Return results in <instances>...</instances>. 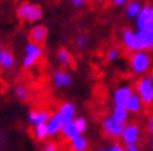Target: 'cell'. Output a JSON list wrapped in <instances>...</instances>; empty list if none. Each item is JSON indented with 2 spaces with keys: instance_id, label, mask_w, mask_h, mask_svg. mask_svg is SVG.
Listing matches in <instances>:
<instances>
[{
  "instance_id": "6da1fadb",
  "label": "cell",
  "mask_w": 153,
  "mask_h": 151,
  "mask_svg": "<svg viewBox=\"0 0 153 151\" xmlns=\"http://www.w3.org/2000/svg\"><path fill=\"white\" fill-rule=\"evenodd\" d=\"M152 64V58L148 51L139 50L133 52L129 59L130 69L136 75H143L150 69Z\"/></svg>"
},
{
  "instance_id": "7c38bea8",
  "label": "cell",
  "mask_w": 153,
  "mask_h": 151,
  "mask_svg": "<svg viewBox=\"0 0 153 151\" xmlns=\"http://www.w3.org/2000/svg\"><path fill=\"white\" fill-rule=\"evenodd\" d=\"M52 82L56 87L70 86L73 82L72 76L64 70H56L52 73Z\"/></svg>"
},
{
  "instance_id": "e575fe53",
  "label": "cell",
  "mask_w": 153,
  "mask_h": 151,
  "mask_svg": "<svg viewBox=\"0 0 153 151\" xmlns=\"http://www.w3.org/2000/svg\"><path fill=\"white\" fill-rule=\"evenodd\" d=\"M102 1H109V0H102Z\"/></svg>"
},
{
  "instance_id": "8fae6325",
  "label": "cell",
  "mask_w": 153,
  "mask_h": 151,
  "mask_svg": "<svg viewBox=\"0 0 153 151\" xmlns=\"http://www.w3.org/2000/svg\"><path fill=\"white\" fill-rule=\"evenodd\" d=\"M64 123H65L64 120H63V118L60 116L59 112L53 113L47 123L49 135H50V136H56V135L61 133Z\"/></svg>"
},
{
  "instance_id": "836d02e7",
  "label": "cell",
  "mask_w": 153,
  "mask_h": 151,
  "mask_svg": "<svg viewBox=\"0 0 153 151\" xmlns=\"http://www.w3.org/2000/svg\"><path fill=\"white\" fill-rule=\"evenodd\" d=\"M151 145H152V149H153V139H152V142H151Z\"/></svg>"
},
{
  "instance_id": "7a4b0ae2",
  "label": "cell",
  "mask_w": 153,
  "mask_h": 151,
  "mask_svg": "<svg viewBox=\"0 0 153 151\" xmlns=\"http://www.w3.org/2000/svg\"><path fill=\"white\" fill-rule=\"evenodd\" d=\"M16 16L21 21H26L28 23H36L42 18V9L39 4H33L25 1L19 6L16 10Z\"/></svg>"
},
{
  "instance_id": "e0dca14e",
  "label": "cell",
  "mask_w": 153,
  "mask_h": 151,
  "mask_svg": "<svg viewBox=\"0 0 153 151\" xmlns=\"http://www.w3.org/2000/svg\"><path fill=\"white\" fill-rule=\"evenodd\" d=\"M56 58H58V62L62 67L64 68H70V67L73 66L74 64V58L72 56V54L70 53L68 49L65 48H61V49L58 51L56 53Z\"/></svg>"
},
{
  "instance_id": "5bb4252c",
  "label": "cell",
  "mask_w": 153,
  "mask_h": 151,
  "mask_svg": "<svg viewBox=\"0 0 153 151\" xmlns=\"http://www.w3.org/2000/svg\"><path fill=\"white\" fill-rule=\"evenodd\" d=\"M60 116L63 118L64 122H68V121H73L75 119V114H76V108L72 103H63L59 107Z\"/></svg>"
},
{
  "instance_id": "4316f807",
  "label": "cell",
  "mask_w": 153,
  "mask_h": 151,
  "mask_svg": "<svg viewBox=\"0 0 153 151\" xmlns=\"http://www.w3.org/2000/svg\"><path fill=\"white\" fill-rule=\"evenodd\" d=\"M101 150H105V151H124L125 150V147L121 144H113V145L109 146L108 148L105 149H101Z\"/></svg>"
},
{
  "instance_id": "4fadbf2b",
  "label": "cell",
  "mask_w": 153,
  "mask_h": 151,
  "mask_svg": "<svg viewBox=\"0 0 153 151\" xmlns=\"http://www.w3.org/2000/svg\"><path fill=\"white\" fill-rule=\"evenodd\" d=\"M50 117L49 112L46 110H34L30 111L28 114V121L34 126L39 124H47Z\"/></svg>"
},
{
  "instance_id": "30bf717a",
  "label": "cell",
  "mask_w": 153,
  "mask_h": 151,
  "mask_svg": "<svg viewBox=\"0 0 153 151\" xmlns=\"http://www.w3.org/2000/svg\"><path fill=\"white\" fill-rule=\"evenodd\" d=\"M134 91L129 85H121L118 86L113 93V102L116 105H124L126 106L127 100L129 99V97L133 95Z\"/></svg>"
},
{
  "instance_id": "3957f363",
  "label": "cell",
  "mask_w": 153,
  "mask_h": 151,
  "mask_svg": "<svg viewBox=\"0 0 153 151\" xmlns=\"http://www.w3.org/2000/svg\"><path fill=\"white\" fill-rule=\"evenodd\" d=\"M136 90L144 105L153 104V77L147 76L140 79L136 84Z\"/></svg>"
},
{
  "instance_id": "d6a6232c",
  "label": "cell",
  "mask_w": 153,
  "mask_h": 151,
  "mask_svg": "<svg viewBox=\"0 0 153 151\" xmlns=\"http://www.w3.org/2000/svg\"><path fill=\"white\" fill-rule=\"evenodd\" d=\"M2 47H1V44H0V53H1V51H2Z\"/></svg>"
},
{
  "instance_id": "484cf974",
  "label": "cell",
  "mask_w": 153,
  "mask_h": 151,
  "mask_svg": "<svg viewBox=\"0 0 153 151\" xmlns=\"http://www.w3.org/2000/svg\"><path fill=\"white\" fill-rule=\"evenodd\" d=\"M76 44L79 48H86L88 45V38L86 37L85 35H79L77 36L76 38Z\"/></svg>"
},
{
  "instance_id": "d4e9b609",
  "label": "cell",
  "mask_w": 153,
  "mask_h": 151,
  "mask_svg": "<svg viewBox=\"0 0 153 151\" xmlns=\"http://www.w3.org/2000/svg\"><path fill=\"white\" fill-rule=\"evenodd\" d=\"M120 57V51L117 49H111L106 53V59L109 62H115Z\"/></svg>"
},
{
  "instance_id": "8992f818",
  "label": "cell",
  "mask_w": 153,
  "mask_h": 151,
  "mask_svg": "<svg viewBox=\"0 0 153 151\" xmlns=\"http://www.w3.org/2000/svg\"><path fill=\"white\" fill-rule=\"evenodd\" d=\"M135 25L139 30L153 32V7L144 6L140 14L135 18Z\"/></svg>"
},
{
  "instance_id": "603a6c76",
  "label": "cell",
  "mask_w": 153,
  "mask_h": 151,
  "mask_svg": "<svg viewBox=\"0 0 153 151\" xmlns=\"http://www.w3.org/2000/svg\"><path fill=\"white\" fill-rule=\"evenodd\" d=\"M74 122H75V125H76V128H78V131H79L80 134H84L86 131H87V128H88V123H87V120L85 118H82V117H77L74 119Z\"/></svg>"
},
{
  "instance_id": "44dd1931",
  "label": "cell",
  "mask_w": 153,
  "mask_h": 151,
  "mask_svg": "<svg viewBox=\"0 0 153 151\" xmlns=\"http://www.w3.org/2000/svg\"><path fill=\"white\" fill-rule=\"evenodd\" d=\"M71 148L74 151H85L88 148V140L85 136H82L80 134L79 136H77L75 139L71 141Z\"/></svg>"
},
{
  "instance_id": "ac0fdd59",
  "label": "cell",
  "mask_w": 153,
  "mask_h": 151,
  "mask_svg": "<svg viewBox=\"0 0 153 151\" xmlns=\"http://www.w3.org/2000/svg\"><path fill=\"white\" fill-rule=\"evenodd\" d=\"M129 111L126 108V106L124 105H116L114 104L113 106V110H112V116L114 117L115 119L120 121L122 123H127L128 119H129Z\"/></svg>"
},
{
  "instance_id": "f1b7e54d",
  "label": "cell",
  "mask_w": 153,
  "mask_h": 151,
  "mask_svg": "<svg viewBox=\"0 0 153 151\" xmlns=\"http://www.w3.org/2000/svg\"><path fill=\"white\" fill-rule=\"evenodd\" d=\"M147 131L149 134H152L153 135V116L149 118L147 123Z\"/></svg>"
},
{
  "instance_id": "83f0119b",
  "label": "cell",
  "mask_w": 153,
  "mask_h": 151,
  "mask_svg": "<svg viewBox=\"0 0 153 151\" xmlns=\"http://www.w3.org/2000/svg\"><path fill=\"white\" fill-rule=\"evenodd\" d=\"M45 151H56L58 150V146L56 144H53V142H49L47 145L45 146L44 148Z\"/></svg>"
},
{
  "instance_id": "cb8c5ba5",
  "label": "cell",
  "mask_w": 153,
  "mask_h": 151,
  "mask_svg": "<svg viewBox=\"0 0 153 151\" xmlns=\"http://www.w3.org/2000/svg\"><path fill=\"white\" fill-rule=\"evenodd\" d=\"M15 95L18 96V98L21 100H25L28 97V92H27V89L23 85H18L15 87Z\"/></svg>"
},
{
  "instance_id": "9c48e42d",
  "label": "cell",
  "mask_w": 153,
  "mask_h": 151,
  "mask_svg": "<svg viewBox=\"0 0 153 151\" xmlns=\"http://www.w3.org/2000/svg\"><path fill=\"white\" fill-rule=\"evenodd\" d=\"M140 128L137 124H127L124 128L123 134H122V139L123 141L128 145V144H137L140 138Z\"/></svg>"
},
{
  "instance_id": "5b68a950",
  "label": "cell",
  "mask_w": 153,
  "mask_h": 151,
  "mask_svg": "<svg viewBox=\"0 0 153 151\" xmlns=\"http://www.w3.org/2000/svg\"><path fill=\"white\" fill-rule=\"evenodd\" d=\"M144 50V51H153V32L147 30H135L134 37L133 52Z\"/></svg>"
},
{
  "instance_id": "52a82bcc",
  "label": "cell",
  "mask_w": 153,
  "mask_h": 151,
  "mask_svg": "<svg viewBox=\"0 0 153 151\" xmlns=\"http://www.w3.org/2000/svg\"><path fill=\"white\" fill-rule=\"evenodd\" d=\"M24 51L26 53L25 57L23 58V66L25 68H30L34 66L44 53L42 45H39V44L30 42V41L25 45Z\"/></svg>"
},
{
  "instance_id": "4dcf8cb0",
  "label": "cell",
  "mask_w": 153,
  "mask_h": 151,
  "mask_svg": "<svg viewBox=\"0 0 153 151\" xmlns=\"http://www.w3.org/2000/svg\"><path fill=\"white\" fill-rule=\"evenodd\" d=\"M112 1L113 4L115 6H118V7H122V6H125L128 3V0H111Z\"/></svg>"
},
{
  "instance_id": "7402d4cb",
  "label": "cell",
  "mask_w": 153,
  "mask_h": 151,
  "mask_svg": "<svg viewBox=\"0 0 153 151\" xmlns=\"http://www.w3.org/2000/svg\"><path fill=\"white\" fill-rule=\"evenodd\" d=\"M33 133H34V136L38 140H45L48 136H50L49 135V131H48L47 124L35 125L34 130H33Z\"/></svg>"
},
{
  "instance_id": "1f68e13d",
  "label": "cell",
  "mask_w": 153,
  "mask_h": 151,
  "mask_svg": "<svg viewBox=\"0 0 153 151\" xmlns=\"http://www.w3.org/2000/svg\"><path fill=\"white\" fill-rule=\"evenodd\" d=\"M85 1L86 0H72L73 4L75 7H77V8H80V7L84 6V4H85Z\"/></svg>"
},
{
  "instance_id": "ba28073f",
  "label": "cell",
  "mask_w": 153,
  "mask_h": 151,
  "mask_svg": "<svg viewBox=\"0 0 153 151\" xmlns=\"http://www.w3.org/2000/svg\"><path fill=\"white\" fill-rule=\"evenodd\" d=\"M48 37V28L45 25H35L28 34V40L30 42L44 45Z\"/></svg>"
},
{
  "instance_id": "ffe728a7",
  "label": "cell",
  "mask_w": 153,
  "mask_h": 151,
  "mask_svg": "<svg viewBox=\"0 0 153 151\" xmlns=\"http://www.w3.org/2000/svg\"><path fill=\"white\" fill-rule=\"evenodd\" d=\"M142 8H143V6H142L139 1H137V0H134V1H131V2L127 3L126 9H125L126 16L129 18H136L139 14H140Z\"/></svg>"
},
{
  "instance_id": "9a60e30c",
  "label": "cell",
  "mask_w": 153,
  "mask_h": 151,
  "mask_svg": "<svg viewBox=\"0 0 153 151\" xmlns=\"http://www.w3.org/2000/svg\"><path fill=\"white\" fill-rule=\"evenodd\" d=\"M61 134L63 135L65 139L68 140V141H72L73 139H75L77 136H79L80 133L78 131V128H76L75 122L73 121H68V122H65L63 125V128H62Z\"/></svg>"
},
{
  "instance_id": "2e32d148",
  "label": "cell",
  "mask_w": 153,
  "mask_h": 151,
  "mask_svg": "<svg viewBox=\"0 0 153 151\" xmlns=\"http://www.w3.org/2000/svg\"><path fill=\"white\" fill-rule=\"evenodd\" d=\"M143 107V102L138 93H133L126 103V108L130 113H139Z\"/></svg>"
},
{
  "instance_id": "277c9868",
  "label": "cell",
  "mask_w": 153,
  "mask_h": 151,
  "mask_svg": "<svg viewBox=\"0 0 153 151\" xmlns=\"http://www.w3.org/2000/svg\"><path fill=\"white\" fill-rule=\"evenodd\" d=\"M125 124L115 119L113 116L106 117L102 122V131L106 136L112 138V139H117L121 138L123 134Z\"/></svg>"
},
{
  "instance_id": "d6986e66",
  "label": "cell",
  "mask_w": 153,
  "mask_h": 151,
  "mask_svg": "<svg viewBox=\"0 0 153 151\" xmlns=\"http://www.w3.org/2000/svg\"><path fill=\"white\" fill-rule=\"evenodd\" d=\"M14 56L8 50L3 49L0 53V67L3 69H11L14 66Z\"/></svg>"
},
{
  "instance_id": "f546056e",
  "label": "cell",
  "mask_w": 153,
  "mask_h": 151,
  "mask_svg": "<svg viewBox=\"0 0 153 151\" xmlns=\"http://www.w3.org/2000/svg\"><path fill=\"white\" fill-rule=\"evenodd\" d=\"M126 151H139V146L137 144H128L125 147Z\"/></svg>"
}]
</instances>
